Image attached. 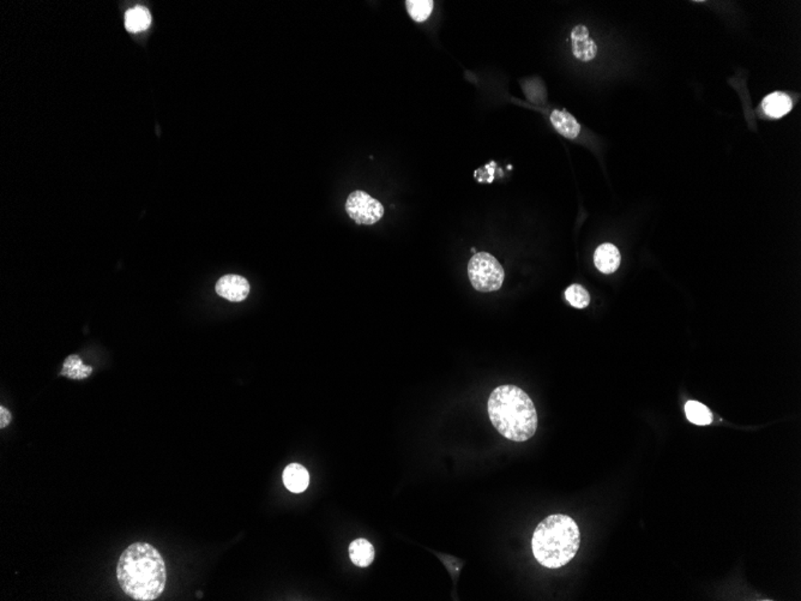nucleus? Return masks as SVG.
<instances>
[{
    "label": "nucleus",
    "mask_w": 801,
    "mask_h": 601,
    "mask_svg": "<svg viewBox=\"0 0 801 601\" xmlns=\"http://www.w3.org/2000/svg\"><path fill=\"white\" fill-rule=\"evenodd\" d=\"M0 415H1V418H0V427L4 429V427H8L10 422H11V413H10L5 407L1 406L0 407Z\"/></svg>",
    "instance_id": "nucleus-18"
},
{
    "label": "nucleus",
    "mask_w": 801,
    "mask_h": 601,
    "mask_svg": "<svg viewBox=\"0 0 801 601\" xmlns=\"http://www.w3.org/2000/svg\"><path fill=\"white\" fill-rule=\"evenodd\" d=\"M761 107L763 111L766 112V116L778 119L785 116L787 113H790L793 107V101L785 93L775 92L764 97Z\"/></svg>",
    "instance_id": "nucleus-9"
},
{
    "label": "nucleus",
    "mask_w": 801,
    "mask_h": 601,
    "mask_svg": "<svg viewBox=\"0 0 801 601\" xmlns=\"http://www.w3.org/2000/svg\"><path fill=\"white\" fill-rule=\"evenodd\" d=\"M594 263L603 274H612L620 266V252L613 244H603L596 249Z\"/></svg>",
    "instance_id": "nucleus-8"
},
{
    "label": "nucleus",
    "mask_w": 801,
    "mask_h": 601,
    "mask_svg": "<svg viewBox=\"0 0 801 601\" xmlns=\"http://www.w3.org/2000/svg\"><path fill=\"white\" fill-rule=\"evenodd\" d=\"M493 427L512 442H526L535 434L538 413L532 398L516 386H500L488 398Z\"/></svg>",
    "instance_id": "nucleus-2"
},
{
    "label": "nucleus",
    "mask_w": 801,
    "mask_h": 601,
    "mask_svg": "<svg viewBox=\"0 0 801 601\" xmlns=\"http://www.w3.org/2000/svg\"><path fill=\"white\" fill-rule=\"evenodd\" d=\"M468 276L476 291L487 293L500 290L505 273L491 254L476 252L468 263Z\"/></svg>",
    "instance_id": "nucleus-4"
},
{
    "label": "nucleus",
    "mask_w": 801,
    "mask_h": 601,
    "mask_svg": "<svg viewBox=\"0 0 801 601\" xmlns=\"http://www.w3.org/2000/svg\"><path fill=\"white\" fill-rule=\"evenodd\" d=\"M572 52L574 56L581 61H591L594 59L598 53V46L595 41L589 37V30L584 25H577L572 29Z\"/></svg>",
    "instance_id": "nucleus-7"
},
{
    "label": "nucleus",
    "mask_w": 801,
    "mask_h": 601,
    "mask_svg": "<svg viewBox=\"0 0 801 601\" xmlns=\"http://www.w3.org/2000/svg\"><path fill=\"white\" fill-rule=\"evenodd\" d=\"M117 578L124 593L134 600H155L166 587V564L154 546L135 542L120 556Z\"/></svg>",
    "instance_id": "nucleus-1"
},
{
    "label": "nucleus",
    "mask_w": 801,
    "mask_h": 601,
    "mask_svg": "<svg viewBox=\"0 0 801 601\" xmlns=\"http://www.w3.org/2000/svg\"><path fill=\"white\" fill-rule=\"evenodd\" d=\"M405 6L409 16L417 23H422L431 16L434 3L432 0H407Z\"/></svg>",
    "instance_id": "nucleus-16"
},
{
    "label": "nucleus",
    "mask_w": 801,
    "mask_h": 601,
    "mask_svg": "<svg viewBox=\"0 0 801 601\" xmlns=\"http://www.w3.org/2000/svg\"><path fill=\"white\" fill-rule=\"evenodd\" d=\"M581 545V532L574 518L550 515L540 522L533 535L534 557L548 569H558L572 561Z\"/></svg>",
    "instance_id": "nucleus-3"
},
{
    "label": "nucleus",
    "mask_w": 801,
    "mask_h": 601,
    "mask_svg": "<svg viewBox=\"0 0 801 601\" xmlns=\"http://www.w3.org/2000/svg\"><path fill=\"white\" fill-rule=\"evenodd\" d=\"M92 372L93 367H85L78 355H70L65 359L63 371L60 374L71 379H87Z\"/></svg>",
    "instance_id": "nucleus-14"
},
{
    "label": "nucleus",
    "mask_w": 801,
    "mask_h": 601,
    "mask_svg": "<svg viewBox=\"0 0 801 601\" xmlns=\"http://www.w3.org/2000/svg\"><path fill=\"white\" fill-rule=\"evenodd\" d=\"M551 123L560 135L569 140H575L581 132V125L569 112L554 109L551 113Z\"/></svg>",
    "instance_id": "nucleus-10"
},
{
    "label": "nucleus",
    "mask_w": 801,
    "mask_h": 601,
    "mask_svg": "<svg viewBox=\"0 0 801 601\" xmlns=\"http://www.w3.org/2000/svg\"><path fill=\"white\" fill-rule=\"evenodd\" d=\"M151 24V13L147 8L137 5L125 13V28L131 32L147 30Z\"/></svg>",
    "instance_id": "nucleus-12"
},
{
    "label": "nucleus",
    "mask_w": 801,
    "mask_h": 601,
    "mask_svg": "<svg viewBox=\"0 0 801 601\" xmlns=\"http://www.w3.org/2000/svg\"><path fill=\"white\" fill-rule=\"evenodd\" d=\"M283 482L288 490L294 494H300L309 486V474L305 467L293 463L287 467L283 472Z\"/></svg>",
    "instance_id": "nucleus-11"
},
{
    "label": "nucleus",
    "mask_w": 801,
    "mask_h": 601,
    "mask_svg": "<svg viewBox=\"0 0 801 601\" xmlns=\"http://www.w3.org/2000/svg\"><path fill=\"white\" fill-rule=\"evenodd\" d=\"M350 557L354 564L366 568L374 559V549L366 539H357L350 545Z\"/></svg>",
    "instance_id": "nucleus-13"
},
{
    "label": "nucleus",
    "mask_w": 801,
    "mask_h": 601,
    "mask_svg": "<svg viewBox=\"0 0 801 601\" xmlns=\"http://www.w3.org/2000/svg\"><path fill=\"white\" fill-rule=\"evenodd\" d=\"M216 293L232 303H240L250 293V283L240 275L228 274L216 282Z\"/></svg>",
    "instance_id": "nucleus-6"
},
{
    "label": "nucleus",
    "mask_w": 801,
    "mask_h": 601,
    "mask_svg": "<svg viewBox=\"0 0 801 601\" xmlns=\"http://www.w3.org/2000/svg\"><path fill=\"white\" fill-rule=\"evenodd\" d=\"M345 211L357 225H374L384 215L381 202L365 191H354L345 202Z\"/></svg>",
    "instance_id": "nucleus-5"
},
{
    "label": "nucleus",
    "mask_w": 801,
    "mask_h": 601,
    "mask_svg": "<svg viewBox=\"0 0 801 601\" xmlns=\"http://www.w3.org/2000/svg\"><path fill=\"white\" fill-rule=\"evenodd\" d=\"M565 298L576 309H584L591 303V295L587 290L578 283H574L565 291Z\"/></svg>",
    "instance_id": "nucleus-17"
},
{
    "label": "nucleus",
    "mask_w": 801,
    "mask_h": 601,
    "mask_svg": "<svg viewBox=\"0 0 801 601\" xmlns=\"http://www.w3.org/2000/svg\"><path fill=\"white\" fill-rule=\"evenodd\" d=\"M685 413L687 419L694 425L706 427L713 422V415L709 408L697 401H689L685 406Z\"/></svg>",
    "instance_id": "nucleus-15"
}]
</instances>
